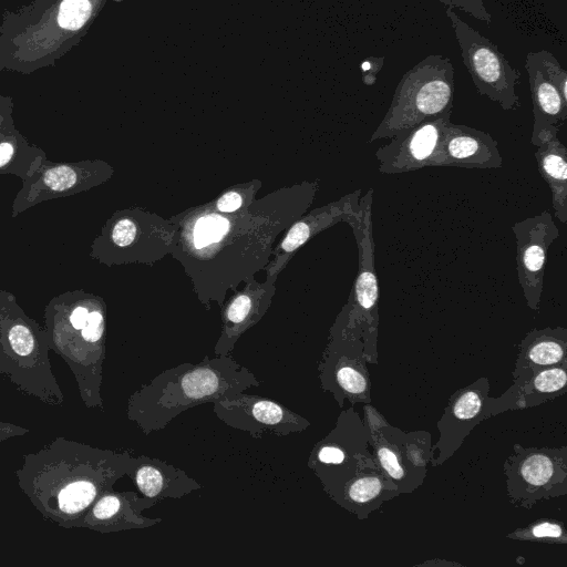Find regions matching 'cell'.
<instances>
[{
	"label": "cell",
	"instance_id": "32",
	"mask_svg": "<svg viewBox=\"0 0 567 567\" xmlns=\"http://www.w3.org/2000/svg\"><path fill=\"white\" fill-rule=\"evenodd\" d=\"M244 197L239 192L229 190L223 194L216 202V207L223 213H233L243 206Z\"/></svg>",
	"mask_w": 567,
	"mask_h": 567
},
{
	"label": "cell",
	"instance_id": "27",
	"mask_svg": "<svg viewBox=\"0 0 567 567\" xmlns=\"http://www.w3.org/2000/svg\"><path fill=\"white\" fill-rule=\"evenodd\" d=\"M507 538L547 544L567 543V535L564 523L549 518H542L530 523L525 528H518L508 534Z\"/></svg>",
	"mask_w": 567,
	"mask_h": 567
},
{
	"label": "cell",
	"instance_id": "1",
	"mask_svg": "<svg viewBox=\"0 0 567 567\" xmlns=\"http://www.w3.org/2000/svg\"><path fill=\"white\" fill-rule=\"evenodd\" d=\"M128 451L100 449L56 436L23 455L14 474L39 514L63 528H76L86 511L126 475Z\"/></svg>",
	"mask_w": 567,
	"mask_h": 567
},
{
	"label": "cell",
	"instance_id": "11",
	"mask_svg": "<svg viewBox=\"0 0 567 567\" xmlns=\"http://www.w3.org/2000/svg\"><path fill=\"white\" fill-rule=\"evenodd\" d=\"M373 189L360 199V217L351 225L359 248V271L353 286V303L347 307L346 331L341 337L352 339L355 330L377 332L379 287L374 268L371 207Z\"/></svg>",
	"mask_w": 567,
	"mask_h": 567
},
{
	"label": "cell",
	"instance_id": "19",
	"mask_svg": "<svg viewBox=\"0 0 567 567\" xmlns=\"http://www.w3.org/2000/svg\"><path fill=\"white\" fill-rule=\"evenodd\" d=\"M126 475L143 496L157 503L164 498H182L202 488L184 470L144 454L132 457Z\"/></svg>",
	"mask_w": 567,
	"mask_h": 567
},
{
	"label": "cell",
	"instance_id": "33",
	"mask_svg": "<svg viewBox=\"0 0 567 567\" xmlns=\"http://www.w3.org/2000/svg\"><path fill=\"white\" fill-rule=\"evenodd\" d=\"M12 112V99L0 94V136L14 126Z\"/></svg>",
	"mask_w": 567,
	"mask_h": 567
},
{
	"label": "cell",
	"instance_id": "4",
	"mask_svg": "<svg viewBox=\"0 0 567 567\" xmlns=\"http://www.w3.org/2000/svg\"><path fill=\"white\" fill-rule=\"evenodd\" d=\"M43 318L51 350L73 373L82 402L89 409L103 411L101 386L106 329L103 301L82 290L66 291L49 301Z\"/></svg>",
	"mask_w": 567,
	"mask_h": 567
},
{
	"label": "cell",
	"instance_id": "18",
	"mask_svg": "<svg viewBox=\"0 0 567 567\" xmlns=\"http://www.w3.org/2000/svg\"><path fill=\"white\" fill-rule=\"evenodd\" d=\"M488 382L481 379L458 390L450 401L449 406L439 422L441 439L435 446L441 449V455L446 457L462 444L464 436L487 414Z\"/></svg>",
	"mask_w": 567,
	"mask_h": 567
},
{
	"label": "cell",
	"instance_id": "12",
	"mask_svg": "<svg viewBox=\"0 0 567 567\" xmlns=\"http://www.w3.org/2000/svg\"><path fill=\"white\" fill-rule=\"evenodd\" d=\"M516 239L518 282L527 306L538 310L544 287L547 252L559 237V229L548 210L526 217L512 226Z\"/></svg>",
	"mask_w": 567,
	"mask_h": 567
},
{
	"label": "cell",
	"instance_id": "23",
	"mask_svg": "<svg viewBox=\"0 0 567 567\" xmlns=\"http://www.w3.org/2000/svg\"><path fill=\"white\" fill-rule=\"evenodd\" d=\"M537 167L551 193L554 215L561 224L567 221V150L558 136L537 146Z\"/></svg>",
	"mask_w": 567,
	"mask_h": 567
},
{
	"label": "cell",
	"instance_id": "14",
	"mask_svg": "<svg viewBox=\"0 0 567 567\" xmlns=\"http://www.w3.org/2000/svg\"><path fill=\"white\" fill-rule=\"evenodd\" d=\"M359 346L358 339L334 337L318 368L322 389L331 392L340 406L343 399L370 401V381Z\"/></svg>",
	"mask_w": 567,
	"mask_h": 567
},
{
	"label": "cell",
	"instance_id": "22",
	"mask_svg": "<svg viewBox=\"0 0 567 567\" xmlns=\"http://www.w3.org/2000/svg\"><path fill=\"white\" fill-rule=\"evenodd\" d=\"M268 302L269 296L260 287H248L234 296L224 308L223 329L214 354L229 355L239 337L262 317Z\"/></svg>",
	"mask_w": 567,
	"mask_h": 567
},
{
	"label": "cell",
	"instance_id": "20",
	"mask_svg": "<svg viewBox=\"0 0 567 567\" xmlns=\"http://www.w3.org/2000/svg\"><path fill=\"white\" fill-rule=\"evenodd\" d=\"M360 195L361 189H358L312 212L295 224L282 240L278 257L269 274L279 271L290 255L317 233L339 221H347L350 226L355 223L360 217Z\"/></svg>",
	"mask_w": 567,
	"mask_h": 567
},
{
	"label": "cell",
	"instance_id": "29",
	"mask_svg": "<svg viewBox=\"0 0 567 567\" xmlns=\"http://www.w3.org/2000/svg\"><path fill=\"white\" fill-rule=\"evenodd\" d=\"M537 58L549 80L559 91L563 100L567 102V73L553 53L542 50L536 52Z\"/></svg>",
	"mask_w": 567,
	"mask_h": 567
},
{
	"label": "cell",
	"instance_id": "34",
	"mask_svg": "<svg viewBox=\"0 0 567 567\" xmlns=\"http://www.w3.org/2000/svg\"><path fill=\"white\" fill-rule=\"evenodd\" d=\"M29 432L30 430L24 426L0 420V443L12 437L27 435Z\"/></svg>",
	"mask_w": 567,
	"mask_h": 567
},
{
	"label": "cell",
	"instance_id": "16",
	"mask_svg": "<svg viewBox=\"0 0 567 567\" xmlns=\"http://www.w3.org/2000/svg\"><path fill=\"white\" fill-rule=\"evenodd\" d=\"M497 141L481 130L449 122L434 166L498 168L503 158Z\"/></svg>",
	"mask_w": 567,
	"mask_h": 567
},
{
	"label": "cell",
	"instance_id": "6",
	"mask_svg": "<svg viewBox=\"0 0 567 567\" xmlns=\"http://www.w3.org/2000/svg\"><path fill=\"white\" fill-rule=\"evenodd\" d=\"M453 100L452 61L442 54L427 55L404 73L369 143L392 138L426 120L452 114Z\"/></svg>",
	"mask_w": 567,
	"mask_h": 567
},
{
	"label": "cell",
	"instance_id": "31",
	"mask_svg": "<svg viewBox=\"0 0 567 567\" xmlns=\"http://www.w3.org/2000/svg\"><path fill=\"white\" fill-rule=\"evenodd\" d=\"M443 4L451 8H458L475 19L491 23L492 16L485 8L483 0H440Z\"/></svg>",
	"mask_w": 567,
	"mask_h": 567
},
{
	"label": "cell",
	"instance_id": "8",
	"mask_svg": "<svg viewBox=\"0 0 567 567\" xmlns=\"http://www.w3.org/2000/svg\"><path fill=\"white\" fill-rule=\"evenodd\" d=\"M111 175V167L102 161L54 163L47 157L31 176L21 181L22 186L12 203L11 217L42 202L89 190Z\"/></svg>",
	"mask_w": 567,
	"mask_h": 567
},
{
	"label": "cell",
	"instance_id": "17",
	"mask_svg": "<svg viewBox=\"0 0 567 567\" xmlns=\"http://www.w3.org/2000/svg\"><path fill=\"white\" fill-rule=\"evenodd\" d=\"M525 68L528 73L534 115L530 143L537 147L558 136L567 118V102L547 76L536 52L527 54Z\"/></svg>",
	"mask_w": 567,
	"mask_h": 567
},
{
	"label": "cell",
	"instance_id": "26",
	"mask_svg": "<svg viewBox=\"0 0 567 567\" xmlns=\"http://www.w3.org/2000/svg\"><path fill=\"white\" fill-rule=\"evenodd\" d=\"M388 481L380 472H362L352 476L334 495L341 506L357 512L359 507L374 504L389 488Z\"/></svg>",
	"mask_w": 567,
	"mask_h": 567
},
{
	"label": "cell",
	"instance_id": "2",
	"mask_svg": "<svg viewBox=\"0 0 567 567\" xmlns=\"http://www.w3.org/2000/svg\"><path fill=\"white\" fill-rule=\"evenodd\" d=\"M107 0H32L4 10L0 71L30 74L53 65L87 33Z\"/></svg>",
	"mask_w": 567,
	"mask_h": 567
},
{
	"label": "cell",
	"instance_id": "25",
	"mask_svg": "<svg viewBox=\"0 0 567 567\" xmlns=\"http://www.w3.org/2000/svg\"><path fill=\"white\" fill-rule=\"evenodd\" d=\"M566 365L539 370L526 380L515 383L516 405L526 408L553 400L566 392Z\"/></svg>",
	"mask_w": 567,
	"mask_h": 567
},
{
	"label": "cell",
	"instance_id": "10",
	"mask_svg": "<svg viewBox=\"0 0 567 567\" xmlns=\"http://www.w3.org/2000/svg\"><path fill=\"white\" fill-rule=\"evenodd\" d=\"M213 412L226 425L261 437L265 433L286 436L309 427L310 422L281 403L240 392L213 403Z\"/></svg>",
	"mask_w": 567,
	"mask_h": 567
},
{
	"label": "cell",
	"instance_id": "3",
	"mask_svg": "<svg viewBox=\"0 0 567 567\" xmlns=\"http://www.w3.org/2000/svg\"><path fill=\"white\" fill-rule=\"evenodd\" d=\"M259 385L254 372L230 354L205 357L166 369L142 384L127 400L126 416L148 435L190 408Z\"/></svg>",
	"mask_w": 567,
	"mask_h": 567
},
{
	"label": "cell",
	"instance_id": "24",
	"mask_svg": "<svg viewBox=\"0 0 567 567\" xmlns=\"http://www.w3.org/2000/svg\"><path fill=\"white\" fill-rule=\"evenodd\" d=\"M47 158L45 152L12 126L0 136V175L8 174L21 181L31 176Z\"/></svg>",
	"mask_w": 567,
	"mask_h": 567
},
{
	"label": "cell",
	"instance_id": "13",
	"mask_svg": "<svg viewBox=\"0 0 567 567\" xmlns=\"http://www.w3.org/2000/svg\"><path fill=\"white\" fill-rule=\"evenodd\" d=\"M451 115L426 120L391 138L379 147L375 158L381 174H401L434 166Z\"/></svg>",
	"mask_w": 567,
	"mask_h": 567
},
{
	"label": "cell",
	"instance_id": "28",
	"mask_svg": "<svg viewBox=\"0 0 567 567\" xmlns=\"http://www.w3.org/2000/svg\"><path fill=\"white\" fill-rule=\"evenodd\" d=\"M374 449L383 473L391 478L396 487H408L406 462L402 452L381 435L374 439Z\"/></svg>",
	"mask_w": 567,
	"mask_h": 567
},
{
	"label": "cell",
	"instance_id": "30",
	"mask_svg": "<svg viewBox=\"0 0 567 567\" xmlns=\"http://www.w3.org/2000/svg\"><path fill=\"white\" fill-rule=\"evenodd\" d=\"M226 221L220 216L205 217L198 221L194 230V238L197 247L207 246L209 241L219 239L218 235L224 233Z\"/></svg>",
	"mask_w": 567,
	"mask_h": 567
},
{
	"label": "cell",
	"instance_id": "15",
	"mask_svg": "<svg viewBox=\"0 0 567 567\" xmlns=\"http://www.w3.org/2000/svg\"><path fill=\"white\" fill-rule=\"evenodd\" d=\"M157 502L133 491H105L86 511L76 528L107 534L152 527L162 522L161 517H146L143 511Z\"/></svg>",
	"mask_w": 567,
	"mask_h": 567
},
{
	"label": "cell",
	"instance_id": "21",
	"mask_svg": "<svg viewBox=\"0 0 567 567\" xmlns=\"http://www.w3.org/2000/svg\"><path fill=\"white\" fill-rule=\"evenodd\" d=\"M566 354L567 330L565 328L533 329L520 343L514 370L515 383L526 380L539 370L566 365Z\"/></svg>",
	"mask_w": 567,
	"mask_h": 567
},
{
	"label": "cell",
	"instance_id": "7",
	"mask_svg": "<svg viewBox=\"0 0 567 567\" xmlns=\"http://www.w3.org/2000/svg\"><path fill=\"white\" fill-rule=\"evenodd\" d=\"M445 12L476 91L505 111L516 110L519 106L516 93L519 72L509 64L496 44L464 22L453 8L447 7Z\"/></svg>",
	"mask_w": 567,
	"mask_h": 567
},
{
	"label": "cell",
	"instance_id": "35",
	"mask_svg": "<svg viewBox=\"0 0 567 567\" xmlns=\"http://www.w3.org/2000/svg\"><path fill=\"white\" fill-rule=\"evenodd\" d=\"M1 506V505H0Z\"/></svg>",
	"mask_w": 567,
	"mask_h": 567
},
{
	"label": "cell",
	"instance_id": "5",
	"mask_svg": "<svg viewBox=\"0 0 567 567\" xmlns=\"http://www.w3.org/2000/svg\"><path fill=\"white\" fill-rule=\"evenodd\" d=\"M45 328L30 318L16 296L0 290V374L20 392L51 406L64 394L52 370Z\"/></svg>",
	"mask_w": 567,
	"mask_h": 567
},
{
	"label": "cell",
	"instance_id": "9",
	"mask_svg": "<svg viewBox=\"0 0 567 567\" xmlns=\"http://www.w3.org/2000/svg\"><path fill=\"white\" fill-rule=\"evenodd\" d=\"M566 470V449L516 451L505 470L512 502L530 507L538 499L565 495Z\"/></svg>",
	"mask_w": 567,
	"mask_h": 567
}]
</instances>
